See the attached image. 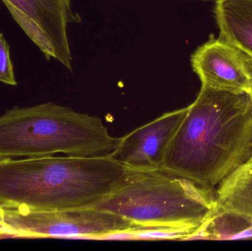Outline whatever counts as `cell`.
Masks as SVG:
<instances>
[{
	"instance_id": "6da1fadb",
	"label": "cell",
	"mask_w": 252,
	"mask_h": 251,
	"mask_svg": "<svg viewBox=\"0 0 252 251\" xmlns=\"http://www.w3.org/2000/svg\"><path fill=\"white\" fill-rule=\"evenodd\" d=\"M252 154V99L201 85L166 152L161 170L213 189Z\"/></svg>"
},
{
	"instance_id": "7a4b0ae2",
	"label": "cell",
	"mask_w": 252,
	"mask_h": 251,
	"mask_svg": "<svg viewBox=\"0 0 252 251\" xmlns=\"http://www.w3.org/2000/svg\"><path fill=\"white\" fill-rule=\"evenodd\" d=\"M127 169L110 154L0 159V206L91 208L117 188Z\"/></svg>"
},
{
	"instance_id": "3957f363",
	"label": "cell",
	"mask_w": 252,
	"mask_h": 251,
	"mask_svg": "<svg viewBox=\"0 0 252 251\" xmlns=\"http://www.w3.org/2000/svg\"><path fill=\"white\" fill-rule=\"evenodd\" d=\"M100 118L53 103L14 107L0 116V159L111 154L121 142Z\"/></svg>"
},
{
	"instance_id": "277c9868",
	"label": "cell",
	"mask_w": 252,
	"mask_h": 251,
	"mask_svg": "<svg viewBox=\"0 0 252 251\" xmlns=\"http://www.w3.org/2000/svg\"><path fill=\"white\" fill-rule=\"evenodd\" d=\"M91 208L115 214L139 227L200 230L216 212V193L164 171L127 167L117 188Z\"/></svg>"
},
{
	"instance_id": "5b68a950",
	"label": "cell",
	"mask_w": 252,
	"mask_h": 251,
	"mask_svg": "<svg viewBox=\"0 0 252 251\" xmlns=\"http://www.w3.org/2000/svg\"><path fill=\"white\" fill-rule=\"evenodd\" d=\"M2 209L3 221L11 237L99 240L113 231L137 228L122 217L94 208Z\"/></svg>"
},
{
	"instance_id": "8992f818",
	"label": "cell",
	"mask_w": 252,
	"mask_h": 251,
	"mask_svg": "<svg viewBox=\"0 0 252 251\" xmlns=\"http://www.w3.org/2000/svg\"><path fill=\"white\" fill-rule=\"evenodd\" d=\"M16 23L42 52L72 71L69 23L79 22L70 0H1Z\"/></svg>"
},
{
	"instance_id": "52a82bcc",
	"label": "cell",
	"mask_w": 252,
	"mask_h": 251,
	"mask_svg": "<svg viewBox=\"0 0 252 251\" xmlns=\"http://www.w3.org/2000/svg\"><path fill=\"white\" fill-rule=\"evenodd\" d=\"M201 85L240 94L248 92L252 82V60L239 49L213 35L191 56Z\"/></svg>"
},
{
	"instance_id": "ba28073f",
	"label": "cell",
	"mask_w": 252,
	"mask_h": 251,
	"mask_svg": "<svg viewBox=\"0 0 252 251\" xmlns=\"http://www.w3.org/2000/svg\"><path fill=\"white\" fill-rule=\"evenodd\" d=\"M187 107L167 112L121 137L111 156L130 169L161 170L169 144Z\"/></svg>"
},
{
	"instance_id": "9c48e42d",
	"label": "cell",
	"mask_w": 252,
	"mask_h": 251,
	"mask_svg": "<svg viewBox=\"0 0 252 251\" xmlns=\"http://www.w3.org/2000/svg\"><path fill=\"white\" fill-rule=\"evenodd\" d=\"M214 13L220 38L252 60V0H216Z\"/></svg>"
},
{
	"instance_id": "30bf717a",
	"label": "cell",
	"mask_w": 252,
	"mask_h": 251,
	"mask_svg": "<svg viewBox=\"0 0 252 251\" xmlns=\"http://www.w3.org/2000/svg\"><path fill=\"white\" fill-rule=\"evenodd\" d=\"M219 185L216 211L235 214L252 221V162L241 165Z\"/></svg>"
},
{
	"instance_id": "8fae6325",
	"label": "cell",
	"mask_w": 252,
	"mask_h": 251,
	"mask_svg": "<svg viewBox=\"0 0 252 251\" xmlns=\"http://www.w3.org/2000/svg\"><path fill=\"white\" fill-rule=\"evenodd\" d=\"M252 238V221L216 210L192 240H238Z\"/></svg>"
},
{
	"instance_id": "7c38bea8",
	"label": "cell",
	"mask_w": 252,
	"mask_h": 251,
	"mask_svg": "<svg viewBox=\"0 0 252 251\" xmlns=\"http://www.w3.org/2000/svg\"><path fill=\"white\" fill-rule=\"evenodd\" d=\"M0 82L7 85H17L10 57V47L2 33H0Z\"/></svg>"
},
{
	"instance_id": "4fadbf2b",
	"label": "cell",
	"mask_w": 252,
	"mask_h": 251,
	"mask_svg": "<svg viewBox=\"0 0 252 251\" xmlns=\"http://www.w3.org/2000/svg\"><path fill=\"white\" fill-rule=\"evenodd\" d=\"M4 236H10V234L3 221V209L0 206V237Z\"/></svg>"
},
{
	"instance_id": "5bb4252c",
	"label": "cell",
	"mask_w": 252,
	"mask_h": 251,
	"mask_svg": "<svg viewBox=\"0 0 252 251\" xmlns=\"http://www.w3.org/2000/svg\"><path fill=\"white\" fill-rule=\"evenodd\" d=\"M248 93L249 94H250V95L251 96L252 99V82L251 84V85H250V89H249Z\"/></svg>"
},
{
	"instance_id": "9a60e30c",
	"label": "cell",
	"mask_w": 252,
	"mask_h": 251,
	"mask_svg": "<svg viewBox=\"0 0 252 251\" xmlns=\"http://www.w3.org/2000/svg\"><path fill=\"white\" fill-rule=\"evenodd\" d=\"M249 162H252V154L251 158H250V160H249Z\"/></svg>"
}]
</instances>
